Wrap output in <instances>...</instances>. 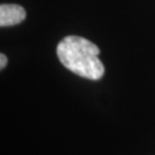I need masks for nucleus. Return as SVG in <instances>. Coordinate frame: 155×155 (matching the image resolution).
I'll return each mask as SVG.
<instances>
[{"label": "nucleus", "mask_w": 155, "mask_h": 155, "mask_svg": "<svg viewBox=\"0 0 155 155\" xmlns=\"http://www.w3.org/2000/svg\"><path fill=\"white\" fill-rule=\"evenodd\" d=\"M99 53L97 45L79 36H67L56 47L58 58L67 69L92 81L100 79L105 72Z\"/></svg>", "instance_id": "obj_1"}, {"label": "nucleus", "mask_w": 155, "mask_h": 155, "mask_svg": "<svg viewBox=\"0 0 155 155\" xmlns=\"http://www.w3.org/2000/svg\"><path fill=\"white\" fill-rule=\"evenodd\" d=\"M25 11L20 5L2 4L0 6V25L11 27L16 25L25 20Z\"/></svg>", "instance_id": "obj_2"}, {"label": "nucleus", "mask_w": 155, "mask_h": 155, "mask_svg": "<svg viewBox=\"0 0 155 155\" xmlns=\"http://www.w3.org/2000/svg\"><path fill=\"white\" fill-rule=\"evenodd\" d=\"M7 66V58H6L5 54H0V68L1 69H4L5 67Z\"/></svg>", "instance_id": "obj_3"}]
</instances>
